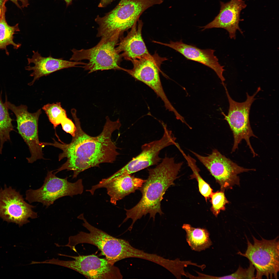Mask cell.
I'll list each match as a JSON object with an SVG mask.
<instances>
[{
    "mask_svg": "<svg viewBox=\"0 0 279 279\" xmlns=\"http://www.w3.org/2000/svg\"><path fill=\"white\" fill-rule=\"evenodd\" d=\"M76 129L75 135L71 142L66 144L59 140V142L53 139L52 143L45 142V146L51 145L62 151L59 155L60 161L66 158V162L54 173L56 174L65 170L73 172V178H76L81 172L91 167H99L100 164L112 163L119 154L118 148L112 140V135L116 130H119L121 124L119 119L115 121L110 120L108 116L103 130L98 135L92 137L82 129L79 119L77 116L76 110H71Z\"/></svg>",
    "mask_w": 279,
    "mask_h": 279,
    "instance_id": "cell-1",
    "label": "cell"
},
{
    "mask_svg": "<svg viewBox=\"0 0 279 279\" xmlns=\"http://www.w3.org/2000/svg\"><path fill=\"white\" fill-rule=\"evenodd\" d=\"M183 164L176 163L174 158L166 156L155 167L148 170V177L140 189L141 199L132 208L125 209L126 216L122 223L130 218L132 220L128 230L131 231L135 222L148 213L154 221L157 213L163 214L161 207L163 196L168 189L174 184Z\"/></svg>",
    "mask_w": 279,
    "mask_h": 279,
    "instance_id": "cell-2",
    "label": "cell"
},
{
    "mask_svg": "<svg viewBox=\"0 0 279 279\" xmlns=\"http://www.w3.org/2000/svg\"><path fill=\"white\" fill-rule=\"evenodd\" d=\"M77 218L83 221V226L89 232L81 231L75 235L70 236L68 243L62 246L68 247L76 252L75 247L78 244L84 243L94 245L113 264L121 260L130 258L133 246L128 241L113 237L93 226L84 218L83 213Z\"/></svg>",
    "mask_w": 279,
    "mask_h": 279,
    "instance_id": "cell-3",
    "label": "cell"
},
{
    "mask_svg": "<svg viewBox=\"0 0 279 279\" xmlns=\"http://www.w3.org/2000/svg\"><path fill=\"white\" fill-rule=\"evenodd\" d=\"M120 37L118 34H115L101 38L98 43L90 48L80 50L74 48L71 50L73 55L70 60H88V62L82 67L89 71V73L99 70H122L120 65L122 57L116 49Z\"/></svg>",
    "mask_w": 279,
    "mask_h": 279,
    "instance_id": "cell-4",
    "label": "cell"
},
{
    "mask_svg": "<svg viewBox=\"0 0 279 279\" xmlns=\"http://www.w3.org/2000/svg\"><path fill=\"white\" fill-rule=\"evenodd\" d=\"M252 244L246 236L247 247L244 253L239 251L237 254L248 259L254 266L256 273L255 279H277L279 271L278 237L272 240L261 237L259 240L252 235Z\"/></svg>",
    "mask_w": 279,
    "mask_h": 279,
    "instance_id": "cell-5",
    "label": "cell"
},
{
    "mask_svg": "<svg viewBox=\"0 0 279 279\" xmlns=\"http://www.w3.org/2000/svg\"><path fill=\"white\" fill-rule=\"evenodd\" d=\"M226 91L229 104L227 115L223 112L221 114L224 117V120L227 121L233 132L234 142L231 153L238 149V145L241 141L244 140L246 142L254 157L258 154L254 152L250 141L252 137L257 138L253 133L251 127L249 115L251 106L256 99L255 96L260 91V87L251 96L246 93L247 99L244 102L239 103L233 100L230 96L224 83L222 84Z\"/></svg>",
    "mask_w": 279,
    "mask_h": 279,
    "instance_id": "cell-6",
    "label": "cell"
},
{
    "mask_svg": "<svg viewBox=\"0 0 279 279\" xmlns=\"http://www.w3.org/2000/svg\"><path fill=\"white\" fill-rule=\"evenodd\" d=\"M59 255L73 258L72 260L65 261L53 258L46 260L47 264L64 267L73 270L91 279H122L123 276L119 268L106 259L97 256H72L59 254Z\"/></svg>",
    "mask_w": 279,
    "mask_h": 279,
    "instance_id": "cell-7",
    "label": "cell"
},
{
    "mask_svg": "<svg viewBox=\"0 0 279 279\" xmlns=\"http://www.w3.org/2000/svg\"><path fill=\"white\" fill-rule=\"evenodd\" d=\"M53 171H48L42 186L33 190L30 189L26 192L25 199L30 203L38 202L48 207L54 202L61 197L81 194L84 190L82 179L74 183L56 176Z\"/></svg>",
    "mask_w": 279,
    "mask_h": 279,
    "instance_id": "cell-8",
    "label": "cell"
},
{
    "mask_svg": "<svg viewBox=\"0 0 279 279\" xmlns=\"http://www.w3.org/2000/svg\"><path fill=\"white\" fill-rule=\"evenodd\" d=\"M205 166L220 185L221 190L231 189L235 185H240L238 175L254 169L244 168L238 165L222 154L217 150L213 149L211 153L203 156L190 151Z\"/></svg>",
    "mask_w": 279,
    "mask_h": 279,
    "instance_id": "cell-9",
    "label": "cell"
},
{
    "mask_svg": "<svg viewBox=\"0 0 279 279\" xmlns=\"http://www.w3.org/2000/svg\"><path fill=\"white\" fill-rule=\"evenodd\" d=\"M7 99L5 102L8 108L16 117L18 133L29 147L31 156L26 158L28 162L32 163L38 159H44L42 150L43 147L39 141L38 133V121L42 113L41 109L30 113L28 111L26 105L21 104L16 106Z\"/></svg>",
    "mask_w": 279,
    "mask_h": 279,
    "instance_id": "cell-10",
    "label": "cell"
},
{
    "mask_svg": "<svg viewBox=\"0 0 279 279\" xmlns=\"http://www.w3.org/2000/svg\"><path fill=\"white\" fill-rule=\"evenodd\" d=\"M161 124L164 132L161 138L143 145L141 153L109 177L110 180H113L122 175L131 174L150 166L158 165L161 160L159 156L160 151L170 145H176V138L172 131L167 128L166 125L164 123Z\"/></svg>",
    "mask_w": 279,
    "mask_h": 279,
    "instance_id": "cell-11",
    "label": "cell"
},
{
    "mask_svg": "<svg viewBox=\"0 0 279 279\" xmlns=\"http://www.w3.org/2000/svg\"><path fill=\"white\" fill-rule=\"evenodd\" d=\"M35 206L24 201L22 196L11 187L5 185L0 189V217L4 221L12 222L21 226L29 222L28 218H37L33 211Z\"/></svg>",
    "mask_w": 279,
    "mask_h": 279,
    "instance_id": "cell-12",
    "label": "cell"
},
{
    "mask_svg": "<svg viewBox=\"0 0 279 279\" xmlns=\"http://www.w3.org/2000/svg\"><path fill=\"white\" fill-rule=\"evenodd\" d=\"M220 5L219 12L214 19L200 28H202V30L213 28H222L228 31L230 38L235 39L237 30L243 34L239 24L242 21L240 18L241 12L246 5L243 0H231L226 3L221 1Z\"/></svg>",
    "mask_w": 279,
    "mask_h": 279,
    "instance_id": "cell-13",
    "label": "cell"
},
{
    "mask_svg": "<svg viewBox=\"0 0 279 279\" xmlns=\"http://www.w3.org/2000/svg\"><path fill=\"white\" fill-rule=\"evenodd\" d=\"M153 42L171 48L179 52L187 59L203 64L213 69L218 77L224 83L225 79L223 76L225 71L224 66L221 65L218 59L214 55L215 50L211 49H202L195 46L186 44L181 40L179 41H171L164 43L153 41Z\"/></svg>",
    "mask_w": 279,
    "mask_h": 279,
    "instance_id": "cell-14",
    "label": "cell"
},
{
    "mask_svg": "<svg viewBox=\"0 0 279 279\" xmlns=\"http://www.w3.org/2000/svg\"><path fill=\"white\" fill-rule=\"evenodd\" d=\"M33 55L31 58H27L28 64L33 63L34 66H28L25 69L32 71L30 76L33 77L32 81L28 85L32 86L35 81L40 78L47 76L51 73L64 68L75 67H81L86 63L80 61H72L63 59L62 58H56L50 55L47 57L42 56L38 51H33Z\"/></svg>",
    "mask_w": 279,
    "mask_h": 279,
    "instance_id": "cell-15",
    "label": "cell"
},
{
    "mask_svg": "<svg viewBox=\"0 0 279 279\" xmlns=\"http://www.w3.org/2000/svg\"><path fill=\"white\" fill-rule=\"evenodd\" d=\"M143 22L139 19L126 36L121 38L116 47L117 51L126 60H132L149 56L142 35Z\"/></svg>",
    "mask_w": 279,
    "mask_h": 279,
    "instance_id": "cell-16",
    "label": "cell"
},
{
    "mask_svg": "<svg viewBox=\"0 0 279 279\" xmlns=\"http://www.w3.org/2000/svg\"><path fill=\"white\" fill-rule=\"evenodd\" d=\"M146 180L130 174L122 175L104 185L110 198L111 203L116 205L117 201L140 189Z\"/></svg>",
    "mask_w": 279,
    "mask_h": 279,
    "instance_id": "cell-17",
    "label": "cell"
},
{
    "mask_svg": "<svg viewBox=\"0 0 279 279\" xmlns=\"http://www.w3.org/2000/svg\"><path fill=\"white\" fill-rule=\"evenodd\" d=\"M182 228L186 232L187 242L192 250L200 252L212 245L210 233L206 229L195 228L188 224H184Z\"/></svg>",
    "mask_w": 279,
    "mask_h": 279,
    "instance_id": "cell-18",
    "label": "cell"
},
{
    "mask_svg": "<svg viewBox=\"0 0 279 279\" xmlns=\"http://www.w3.org/2000/svg\"><path fill=\"white\" fill-rule=\"evenodd\" d=\"M6 9L5 5L0 18V49L5 50L6 54L8 56L9 53L7 49V46L12 45L14 49H17L21 45L20 43H15L13 41V35L16 33V32L20 31L19 24H17L12 26L8 24L5 19Z\"/></svg>",
    "mask_w": 279,
    "mask_h": 279,
    "instance_id": "cell-19",
    "label": "cell"
},
{
    "mask_svg": "<svg viewBox=\"0 0 279 279\" xmlns=\"http://www.w3.org/2000/svg\"><path fill=\"white\" fill-rule=\"evenodd\" d=\"M1 93L0 94V153H2L3 146L4 142L10 141V133L14 130L12 123V119L10 117L8 108L5 103L2 100Z\"/></svg>",
    "mask_w": 279,
    "mask_h": 279,
    "instance_id": "cell-20",
    "label": "cell"
},
{
    "mask_svg": "<svg viewBox=\"0 0 279 279\" xmlns=\"http://www.w3.org/2000/svg\"><path fill=\"white\" fill-rule=\"evenodd\" d=\"M183 151L182 150L180 151L187 160L189 166L193 172L192 174L190 176L191 178L192 179L195 178L196 180L198 183L199 191L207 202V200L210 198L213 192V190L210 185L205 181L200 175L199 173V170L196 165L195 160L189 155H186Z\"/></svg>",
    "mask_w": 279,
    "mask_h": 279,
    "instance_id": "cell-21",
    "label": "cell"
},
{
    "mask_svg": "<svg viewBox=\"0 0 279 279\" xmlns=\"http://www.w3.org/2000/svg\"><path fill=\"white\" fill-rule=\"evenodd\" d=\"M42 109L55 129L62 120L67 117L66 111L62 107L60 102L48 104L44 105Z\"/></svg>",
    "mask_w": 279,
    "mask_h": 279,
    "instance_id": "cell-22",
    "label": "cell"
},
{
    "mask_svg": "<svg viewBox=\"0 0 279 279\" xmlns=\"http://www.w3.org/2000/svg\"><path fill=\"white\" fill-rule=\"evenodd\" d=\"M224 192V191L220 190L213 192L211 196L212 206L210 209L216 217L218 216L221 211L225 210L226 205L229 203Z\"/></svg>",
    "mask_w": 279,
    "mask_h": 279,
    "instance_id": "cell-23",
    "label": "cell"
},
{
    "mask_svg": "<svg viewBox=\"0 0 279 279\" xmlns=\"http://www.w3.org/2000/svg\"><path fill=\"white\" fill-rule=\"evenodd\" d=\"M255 268L250 262L249 267L244 268L240 265L237 270L234 273L229 275L221 276H211V278L213 279H255Z\"/></svg>",
    "mask_w": 279,
    "mask_h": 279,
    "instance_id": "cell-24",
    "label": "cell"
},
{
    "mask_svg": "<svg viewBox=\"0 0 279 279\" xmlns=\"http://www.w3.org/2000/svg\"><path fill=\"white\" fill-rule=\"evenodd\" d=\"M60 124L65 131L71 134L72 137L75 136L76 128L71 119L67 117L62 120Z\"/></svg>",
    "mask_w": 279,
    "mask_h": 279,
    "instance_id": "cell-25",
    "label": "cell"
},
{
    "mask_svg": "<svg viewBox=\"0 0 279 279\" xmlns=\"http://www.w3.org/2000/svg\"><path fill=\"white\" fill-rule=\"evenodd\" d=\"M14 3L17 7L21 9L22 8L26 7L29 5L28 0H8Z\"/></svg>",
    "mask_w": 279,
    "mask_h": 279,
    "instance_id": "cell-26",
    "label": "cell"
},
{
    "mask_svg": "<svg viewBox=\"0 0 279 279\" xmlns=\"http://www.w3.org/2000/svg\"><path fill=\"white\" fill-rule=\"evenodd\" d=\"M115 0H100L98 6L99 7H104L111 3Z\"/></svg>",
    "mask_w": 279,
    "mask_h": 279,
    "instance_id": "cell-27",
    "label": "cell"
},
{
    "mask_svg": "<svg viewBox=\"0 0 279 279\" xmlns=\"http://www.w3.org/2000/svg\"><path fill=\"white\" fill-rule=\"evenodd\" d=\"M8 0H0V18L2 14L3 8Z\"/></svg>",
    "mask_w": 279,
    "mask_h": 279,
    "instance_id": "cell-28",
    "label": "cell"
},
{
    "mask_svg": "<svg viewBox=\"0 0 279 279\" xmlns=\"http://www.w3.org/2000/svg\"><path fill=\"white\" fill-rule=\"evenodd\" d=\"M65 2L67 7L72 4L73 0H64Z\"/></svg>",
    "mask_w": 279,
    "mask_h": 279,
    "instance_id": "cell-29",
    "label": "cell"
}]
</instances>
